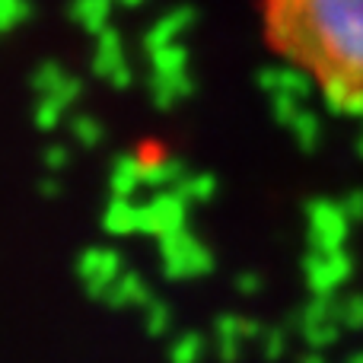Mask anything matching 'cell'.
<instances>
[{
  "instance_id": "6da1fadb",
  "label": "cell",
  "mask_w": 363,
  "mask_h": 363,
  "mask_svg": "<svg viewBox=\"0 0 363 363\" xmlns=\"http://www.w3.org/2000/svg\"><path fill=\"white\" fill-rule=\"evenodd\" d=\"M271 55L345 112L363 108V0H258Z\"/></svg>"
}]
</instances>
